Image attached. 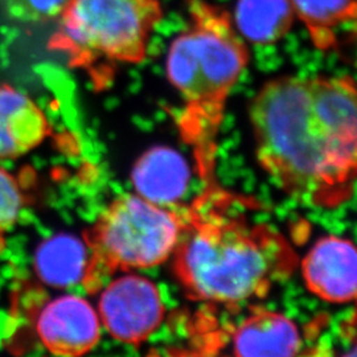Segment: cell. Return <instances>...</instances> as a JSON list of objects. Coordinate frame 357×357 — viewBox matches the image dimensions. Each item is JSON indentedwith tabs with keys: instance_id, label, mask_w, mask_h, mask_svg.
Returning a JSON list of instances; mask_svg holds the SVG:
<instances>
[{
	"instance_id": "obj_16",
	"label": "cell",
	"mask_w": 357,
	"mask_h": 357,
	"mask_svg": "<svg viewBox=\"0 0 357 357\" xmlns=\"http://www.w3.org/2000/svg\"><path fill=\"white\" fill-rule=\"evenodd\" d=\"M13 19L31 23H43L57 19L68 0H1Z\"/></svg>"
},
{
	"instance_id": "obj_14",
	"label": "cell",
	"mask_w": 357,
	"mask_h": 357,
	"mask_svg": "<svg viewBox=\"0 0 357 357\" xmlns=\"http://www.w3.org/2000/svg\"><path fill=\"white\" fill-rule=\"evenodd\" d=\"M294 17L291 0H237L233 23L243 40L271 45L290 32Z\"/></svg>"
},
{
	"instance_id": "obj_6",
	"label": "cell",
	"mask_w": 357,
	"mask_h": 357,
	"mask_svg": "<svg viewBox=\"0 0 357 357\" xmlns=\"http://www.w3.org/2000/svg\"><path fill=\"white\" fill-rule=\"evenodd\" d=\"M100 293V320L107 332L122 343H144L166 317L158 286L146 277L122 275L107 282Z\"/></svg>"
},
{
	"instance_id": "obj_1",
	"label": "cell",
	"mask_w": 357,
	"mask_h": 357,
	"mask_svg": "<svg viewBox=\"0 0 357 357\" xmlns=\"http://www.w3.org/2000/svg\"><path fill=\"white\" fill-rule=\"evenodd\" d=\"M257 160L289 197L336 209L355 193L357 106L351 76L280 77L253 98Z\"/></svg>"
},
{
	"instance_id": "obj_5",
	"label": "cell",
	"mask_w": 357,
	"mask_h": 357,
	"mask_svg": "<svg viewBox=\"0 0 357 357\" xmlns=\"http://www.w3.org/2000/svg\"><path fill=\"white\" fill-rule=\"evenodd\" d=\"M185 206H162L125 193L107 205L84 234L89 258L81 284L98 294L115 274L155 268L174 255Z\"/></svg>"
},
{
	"instance_id": "obj_7",
	"label": "cell",
	"mask_w": 357,
	"mask_h": 357,
	"mask_svg": "<svg viewBox=\"0 0 357 357\" xmlns=\"http://www.w3.org/2000/svg\"><path fill=\"white\" fill-rule=\"evenodd\" d=\"M33 327L41 345L57 356H82L101 339V320L89 302L77 295H63L40 302Z\"/></svg>"
},
{
	"instance_id": "obj_13",
	"label": "cell",
	"mask_w": 357,
	"mask_h": 357,
	"mask_svg": "<svg viewBox=\"0 0 357 357\" xmlns=\"http://www.w3.org/2000/svg\"><path fill=\"white\" fill-rule=\"evenodd\" d=\"M295 16L305 24L319 51L340 45L342 35L356 28V0H291Z\"/></svg>"
},
{
	"instance_id": "obj_4",
	"label": "cell",
	"mask_w": 357,
	"mask_h": 357,
	"mask_svg": "<svg viewBox=\"0 0 357 357\" xmlns=\"http://www.w3.org/2000/svg\"><path fill=\"white\" fill-rule=\"evenodd\" d=\"M50 47L82 69L97 89L121 65L139 64L163 19L160 0H68Z\"/></svg>"
},
{
	"instance_id": "obj_10",
	"label": "cell",
	"mask_w": 357,
	"mask_h": 357,
	"mask_svg": "<svg viewBox=\"0 0 357 357\" xmlns=\"http://www.w3.org/2000/svg\"><path fill=\"white\" fill-rule=\"evenodd\" d=\"M137 195L162 206H178L188 192L191 171L176 150L158 146L143 153L132 169Z\"/></svg>"
},
{
	"instance_id": "obj_2",
	"label": "cell",
	"mask_w": 357,
	"mask_h": 357,
	"mask_svg": "<svg viewBox=\"0 0 357 357\" xmlns=\"http://www.w3.org/2000/svg\"><path fill=\"white\" fill-rule=\"evenodd\" d=\"M217 185L185 206L174 271L192 301L238 305L266 296L298 268V255L274 225L237 211Z\"/></svg>"
},
{
	"instance_id": "obj_8",
	"label": "cell",
	"mask_w": 357,
	"mask_h": 357,
	"mask_svg": "<svg viewBox=\"0 0 357 357\" xmlns=\"http://www.w3.org/2000/svg\"><path fill=\"white\" fill-rule=\"evenodd\" d=\"M307 289L330 303H349L356 298L357 255L352 241L328 236L312 246L302 261Z\"/></svg>"
},
{
	"instance_id": "obj_3",
	"label": "cell",
	"mask_w": 357,
	"mask_h": 357,
	"mask_svg": "<svg viewBox=\"0 0 357 357\" xmlns=\"http://www.w3.org/2000/svg\"><path fill=\"white\" fill-rule=\"evenodd\" d=\"M190 26L169 45L167 77L183 107L178 118L181 141L191 147L205 188L215 180L218 134L230 91L249 64V51L224 7L185 0Z\"/></svg>"
},
{
	"instance_id": "obj_9",
	"label": "cell",
	"mask_w": 357,
	"mask_h": 357,
	"mask_svg": "<svg viewBox=\"0 0 357 357\" xmlns=\"http://www.w3.org/2000/svg\"><path fill=\"white\" fill-rule=\"evenodd\" d=\"M229 344L231 355L243 357L298 356L305 348L293 320L265 308H255L241 320L229 336Z\"/></svg>"
},
{
	"instance_id": "obj_11",
	"label": "cell",
	"mask_w": 357,
	"mask_h": 357,
	"mask_svg": "<svg viewBox=\"0 0 357 357\" xmlns=\"http://www.w3.org/2000/svg\"><path fill=\"white\" fill-rule=\"evenodd\" d=\"M50 132L47 116L32 98L0 82V162L32 151Z\"/></svg>"
},
{
	"instance_id": "obj_15",
	"label": "cell",
	"mask_w": 357,
	"mask_h": 357,
	"mask_svg": "<svg viewBox=\"0 0 357 357\" xmlns=\"http://www.w3.org/2000/svg\"><path fill=\"white\" fill-rule=\"evenodd\" d=\"M24 205V195L11 174L0 168V252L6 248V236L17 221Z\"/></svg>"
},
{
	"instance_id": "obj_12",
	"label": "cell",
	"mask_w": 357,
	"mask_h": 357,
	"mask_svg": "<svg viewBox=\"0 0 357 357\" xmlns=\"http://www.w3.org/2000/svg\"><path fill=\"white\" fill-rule=\"evenodd\" d=\"M89 252L84 241L61 233L41 243L35 255L38 280L56 289L81 283L88 265Z\"/></svg>"
}]
</instances>
